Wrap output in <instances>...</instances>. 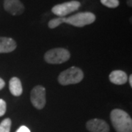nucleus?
<instances>
[{"mask_svg":"<svg viewBox=\"0 0 132 132\" xmlns=\"http://www.w3.org/2000/svg\"><path fill=\"white\" fill-rule=\"evenodd\" d=\"M11 120L10 118H6L3 120L0 123V132H10L11 127Z\"/></svg>","mask_w":132,"mask_h":132,"instance_id":"13","label":"nucleus"},{"mask_svg":"<svg viewBox=\"0 0 132 132\" xmlns=\"http://www.w3.org/2000/svg\"><path fill=\"white\" fill-rule=\"evenodd\" d=\"M5 81L3 80L2 79H1V78H0V90H2V89H3V87H5Z\"/></svg>","mask_w":132,"mask_h":132,"instance_id":"17","label":"nucleus"},{"mask_svg":"<svg viewBox=\"0 0 132 132\" xmlns=\"http://www.w3.org/2000/svg\"><path fill=\"white\" fill-rule=\"evenodd\" d=\"M95 19V15L91 12H81L66 18L65 23L76 27H83L93 24Z\"/></svg>","mask_w":132,"mask_h":132,"instance_id":"4","label":"nucleus"},{"mask_svg":"<svg viewBox=\"0 0 132 132\" xmlns=\"http://www.w3.org/2000/svg\"><path fill=\"white\" fill-rule=\"evenodd\" d=\"M102 5L109 8H116L119 6V0H101Z\"/></svg>","mask_w":132,"mask_h":132,"instance_id":"14","label":"nucleus"},{"mask_svg":"<svg viewBox=\"0 0 132 132\" xmlns=\"http://www.w3.org/2000/svg\"><path fill=\"white\" fill-rule=\"evenodd\" d=\"M110 119L116 132H132V120L122 109H115L110 114Z\"/></svg>","mask_w":132,"mask_h":132,"instance_id":"1","label":"nucleus"},{"mask_svg":"<svg viewBox=\"0 0 132 132\" xmlns=\"http://www.w3.org/2000/svg\"><path fill=\"white\" fill-rule=\"evenodd\" d=\"M109 81L114 85H122L126 84L128 81L127 74L123 71L116 70L112 71L109 74Z\"/></svg>","mask_w":132,"mask_h":132,"instance_id":"10","label":"nucleus"},{"mask_svg":"<svg viewBox=\"0 0 132 132\" xmlns=\"http://www.w3.org/2000/svg\"><path fill=\"white\" fill-rule=\"evenodd\" d=\"M4 9L13 15H21L24 11V6L20 0H5Z\"/></svg>","mask_w":132,"mask_h":132,"instance_id":"7","label":"nucleus"},{"mask_svg":"<svg viewBox=\"0 0 132 132\" xmlns=\"http://www.w3.org/2000/svg\"><path fill=\"white\" fill-rule=\"evenodd\" d=\"M30 99L35 108L42 109L45 106L46 102V89L40 85L35 87L31 91Z\"/></svg>","mask_w":132,"mask_h":132,"instance_id":"6","label":"nucleus"},{"mask_svg":"<svg viewBox=\"0 0 132 132\" xmlns=\"http://www.w3.org/2000/svg\"><path fill=\"white\" fill-rule=\"evenodd\" d=\"M87 129L90 132H109L108 123L101 119H92L86 123Z\"/></svg>","mask_w":132,"mask_h":132,"instance_id":"8","label":"nucleus"},{"mask_svg":"<svg viewBox=\"0 0 132 132\" xmlns=\"http://www.w3.org/2000/svg\"><path fill=\"white\" fill-rule=\"evenodd\" d=\"M71 57V54L68 50L63 48H53L44 55L45 61L49 64H61L67 62Z\"/></svg>","mask_w":132,"mask_h":132,"instance_id":"3","label":"nucleus"},{"mask_svg":"<svg viewBox=\"0 0 132 132\" xmlns=\"http://www.w3.org/2000/svg\"><path fill=\"white\" fill-rule=\"evenodd\" d=\"M7 110V104L3 99H0V117L3 116Z\"/></svg>","mask_w":132,"mask_h":132,"instance_id":"15","label":"nucleus"},{"mask_svg":"<svg viewBox=\"0 0 132 132\" xmlns=\"http://www.w3.org/2000/svg\"><path fill=\"white\" fill-rule=\"evenodd\" d=\"M16 46V43L13 38L0 37V54L13 52Z\"/></svg>","mask_w":132,"mask_h":132,"instance_id":"9","label":"nucleus"},{"mask_svg":"<svg viewBox=\"0 0 132 132\" xmlns=\"http://www.w3.org/2000/svg\"><path fill=\"white\" fill-rule=\"evenodd\" d=\"M16 132H31V131H30V130H29L27 126H21L19 128V129L16 131Z\"/></svg>","mask_w":132,"mask_h":132,"instance_id":"16","label":"nucleus"},{"mask_svg":"<svg viewBox=\"0 0 132 132\" xmlns=\"http://www.w3.org/2000/svg\"><path fill=\"white\" fill-rule=\"evenodd\" d=\"M126 4L128 7H132V0H127L126 1Z\"/></svg>","mask_w":132,"mask_h":132,"instance_id":"18","label":"nucleus"},{"mask_svg":"<svg viewBox=\"0 0 132 132\" xmlns=\"http://www.w3.org/2000/svg\"><path fill=\"white\" fill-rule=\"evenodd\" d=\"M132 75L129 76V79H128V81H129V84H130V86L132 87Z\"/></svg>","mask_w":132,"mask_h":132,"instance_id":"19","label":"nucleus"},{"mask_svg":"<svg viewBox=\"0 0 132 132\" xmlns=\"http://www.w3.org/2000/svg\"><path fill=\"white\" fill-rule=\"evenodd\" d=\"M81 3L76 0L67 2L62 4L54 5L52 7V11L54 15L59 17H65L67 15L74 12L80 7Z\"/></svg>","mask_w":132,"mask_h":132,"instance_id":"5","label":"nucleus"},{"mask_svg":"<svg viewBox=\"0 0 132 132\" xmlns=\"http://www.w3.org/2000/svg\"><path fill=\"white\" fill-rule=\"evenodd\" d=\"M65 17H58L56 19H53L48 21V26L50 29H54L59 27L60 24L65 23Z\"/></svg>","mask_w":132,"mask_h":132,"instance_id":"12","label":"nucleus"},{"mask_svg":"<svg viewBox=\"0 0 132 132\" xmlns=\"http://www.w3.org/2000/svg\"><path fill=\"white\" fill-rule=\"evenodd\" d=\"M84 78L83 71L79 68L73 66L62 71L58 76V81L62 85H75L79 83Z\"/></svg>","mask_w":132,"mask_h":132,"instance_id":"2","label":"nucleus"},{"mask_svg":"<svg viewBox=\"0 0 132 132\" xmlns=\"http://www.w3.org/2000/svg\"><path fill=\"white\" fill-rule=\"evenodd\" d=\"M9 90L14 96H20L22 94L23 88L21 82L17 77H13L9 81Z\"/></svg>","mask_w":132,"mask_h":132,"instance_id":"11","label":"nucleus"}]
</instances>
